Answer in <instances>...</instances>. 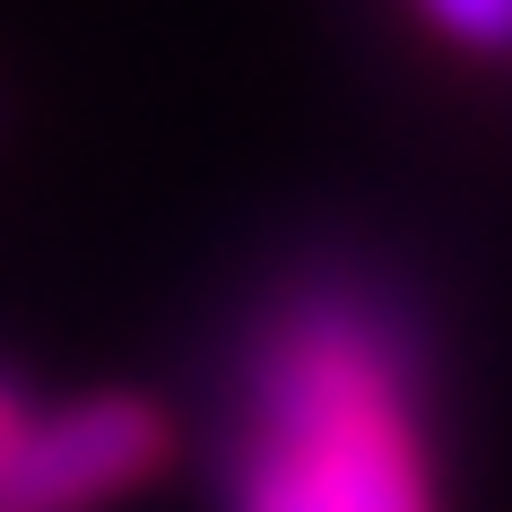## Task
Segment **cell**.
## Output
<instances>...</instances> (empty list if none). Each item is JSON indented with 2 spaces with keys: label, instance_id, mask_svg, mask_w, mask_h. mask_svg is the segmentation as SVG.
Returning a JSON list of instances; mask_svg holds the SVG:
<instances>
[{
  "label": "cell",
  "instance_id": "2",
  "mask_svg": "<svg viewBox=\"0 0 512 512\" xmlns=\"http://www.w3.org/2000/svg\"><path fill=\"white\" fill-rule=\"evenodd\" d=\"M174 460V426L139 391H87L18 417L0 443V512H105Z\"/></svg>",
  "mask_w": 512,
  "mask_h": 512
},
{
  "label": "cell",
  "instance_id": "3",
  "mask_svg": "<svg viewBox=\"0 0 512 512\" xmlns=\"http://www.w3.org/2000/svg\"><path fill=\"white\" fill-rule=\"evenodd\" d=\"M417 18H426L443 44L478 61H512V0H417Z\"/></svg>",
  "mask_w": 512,
  "mask_h": 512
},
{
  "label": "cell",
  "instance_id": "4",
  "mask_svg": "<svg viewBox=\"0 0 512 512\" xmlns=\"http://www.w3.org/2000/svg\"><path fill=\"white\" fill-rule=\"evenodd\" d=\"M18 417H27V391L0 374V443H9V426H18Z\"/></svg>",
  "mask_w": 512,
  "mask_h": 512
},
{
  "label": "cell",
  "instance_id": "1",
  "mask_svg": "<svg viewBox=\"0 0 512 512\" xmlns=\"http://www.w3.org/2000/svg\"><path fill=\"white\" fill-rule=\"evenodd\" d=\"M226 443L322 512H434L426 322L374 261H304L270 287L226 356Z\"/></svg>",
  "mask_w": 512,
  "mask_h": 512
}]
</instances>
